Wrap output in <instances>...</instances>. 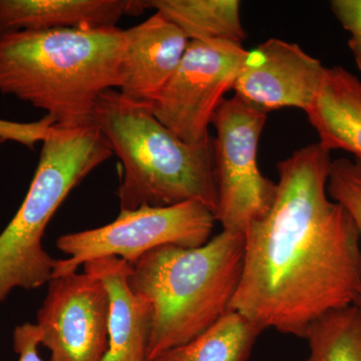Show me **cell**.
I'll list each match as a JSON object with an SVG mask.
<instances>
[{
    "instance_id": "obj_5",
    "label": "cell",
    "mask_w": 361,
    "mask_h": 361,
    "mask_svg": "<svg viewBox=\"0 0 361 361\" xmlns=\"http://www.w3.org/2000/svg\"><path fill=\"white\" fill-rule=\"evenodd\" d=\"M113 155L92 123L51 126L25 200L0 233V304L13 289L49 283L56 260L42 248L45 229L73 188Z\"/></svg>"
},
{
    "instance_id": "obj_19",
    "label": "cell",
    "mask_w": 361,
    "mask_h": 361,
    "mask_svg": "<svg viewBox=\"0 0 361 361\" xmlns=\"http://www.w3.org/2000/svg\"><path fill=\"white\" fill-rule=\"evenodd\" d=\"M330 8L348 33V47L361 71V0H332Z\"/></svg>"
},
{
    "instance_id": "obj_21",
    "label": "cell",
    "mask_w": 361,
    "mask_h": 361,
    "mask_svg": "<svg viewBox=\"0 0 361 361\" xmlns=\"http://www.w3.org/2000/svg\"><path fill=\"white\" fill-rule=\"evenodd\" d=\"M4 142H6V140L0 139V147L2 146V144H4Z\"/></svg>"
},
{
    "instance_id": "obj_12",
    "label": "cell",
    "mask_w": 361,
    "mask_h": 361,
    "mask_svg": "<svg viewBox=\"0 0 361 361\" xmlns=\"http://www.w3.org/2000/svg\"><path fill=\"white\" fill-rule=\"evenodd\" d=\"M84 268L103 282L110 299L109 348L101 361H147L151 305L130 288L133 266L123 259L104 257L85 263Z\"/></svg>"
},
{
    "instance_id": "obj_6",
    "label": "cell",
    "mask_w": 361,
    "mask_h": 361,
    "mask_svg": "<svg viewBox=\"0 0 361 361\" xmlns=\"http://www.w3.org/2000/svg\"><path fill=\"white\" fill-rule=\"evenodd\" d=\"M215 223V214L196 201L121 211L109 224L59 237L56 246L70 257L56 260L52 278L77 272L80 266L94 259L118 257L134 266L158 247L204 245Z\"/></svg>"
},
{
    "instance_id": "obj_18",
    "label": "cell",
    "mask_w": 361,
    "mask_h": 361,
    "mask_svg": "<svg viewBox=\"0 0 361 361\" xmlns=\"http://www.w3.org/2000/svg\"><path fill=\"white\" fill-rule=\"evenodd\" d=\"M327 192L353 218L361 241V159L353 157L332 160ZM357 305L361 307V296Z\"/></svg>"
},
{
    "instance_id": "obj_10",
    "label": "cell",
    "mask_w": 361,
    "mask_h": 361,
    "mask_svg": "<svg viewBox=\"0 0 361 361\" xmlns=\"http://www.w3.org/2000/svg\"><path fill=\"white\" fill-rule=\"evenodd\" d=\"M325 66L299 47L266 40L247 52L234 96L268 114L284 108L307 113L322 87Z\"/></svg>"
},
{
    "instance_id": "obj_17",
    "label": "cell",
    "mask_w": 361,
    "mask_h": 361,
    "mask_svg": "<svg viewBox=\"0 0 361 361\" xmlns=\"http://www.w3.org/2000/svg\"><path fill=\"white\" fill-rule=\"evenodd\" d=\"M305 361H361V307L357 304L332 310L311 323L305 337Z\"/></svg>"
},
{
    "instance_id": "obj_9",
    "label": "cell",
    "mask_w": 361,
    "mask_h": 361,
    "mask_svg": "<svg viewBox=\"0 0 361 361\" xmlns=\"http://www.w3.org/2000/svg\"><path fill=\"white\" fill-rule=\"evenodd\" d=\"M110 299L103 282L85 272L49 280L37 312L40 344L49 361H101L109 348Z\"/></svg>"
},
{
    "instance_id": "obj_13",
    "label": "cell",
    "mask_w": 361,
    "mask_h": 361,
    "mask_svg": "<svg viewBox=\"0 0 361 361\" xmlns=\"http://www.w3.org/2000/svg\"><path fill=\"white\" fill-rule=\"evenodd\" d=\"M146 11L144 0H0V35L18 32L118 27L127 14Z\"/></svg>"
},
{
    "instance_id": "obj_16",
    "label": "cell",
    "mask_w": 361,
    "mask_h": 361,
    "mask_svg": "<svg viewBox=\"0 0 361 361\" xmlns=\"http://www.w3.org/2000/svg\"><path fill=\"white\" fill-rule=\"evenodd\" d=\"M262 327L230 310L213 326L153 361H247Z\"/></svg>"
},
{
    "instance_id": "obj_15",
    "label": "cell",
    "mask_w": 361,
    "mask_h": 361,
    "mask_svg": "<svg viewBox=\"0 0 361 361\" xmlns=\"http://www.w3.org/2000/svg\"><path fill=\"white\" fill-rule=\"evenodd\" d=\"M172 21L189 40H223L242 44L247 39L238 0H144Z\"/></svg>"
},
{
    "instance_id": "obj_7",
    "label": "cell",
    "mask_w": 361,
    "mask_h": 361,
    "mask_svg": "<svg viewBox=\"0 0 361 361\" xmlns=\"http://www.w3.org/2000/svg\"><path fill=\"white\" fill-rule=\"evenodd\" d=\"M267 114L240 97L224 99L214 114V178L216 222L223 230L244 234L270 210L276 183L262 175L258 147Z\"/></svg>"
},
{
    "instance_id": "obj_2",
    "label": "cell",
    "mask_w": 361,
    "mask_h": 361,
    "mask_svg": "<svg viewBox=\"0 0 361 361\" xmlns=\"http://www.w3.org/2000/svg\"><path fill=\"white\" fill-rule=\"evenodd\" d=\"M125 49L118 27L0 35V94L47 111L58 125H90L99 96L122 85Z\"/></svg>"
},
{
    "instance_id": "obj_4",
    "label": "cell",
    "mask_w": 361,
    "mask_h": 361,
    "mask_svg": "<svg viewBox=\"0 0 361 361\" xmlns=\"http://www.w3.org/2000/svg\"><path fill=\"white\" fill-rule=\"evenodd\" d=\"M92 123L122 163L121 211L196 201L215 214L212 139L200 145L182 141L157 120L148 104L116 90L97 99Z\"/></svg>"
},
{
    "instance_id": "obj_11",
    "label": "cell",
    "mask_w": 361,
    "mask_h": 361,
    "mask_svg": "<svg viewBox=\"0 0 361 361\" xmlns=\"http://www.w3.org/2000/svg\"><path fill=\"white\" fill-rule=\"evenodd\" d=\"M125 35L120 92L130 101L149 106L174 75L190 40L157 11L144 23L125 30Z\"/></svg>"
},
{
    "instance_id": "obj_20",
    "label": "cell",
    "mask_w": 361,
    "mask_h": 361,
    "mask_svg": "<svg viewBox=\"0 0 361 361\" xmlns=\"http://www.w3.org/2000/svg\"><path fill=\"white\" fill-rule=\"evenodd\" d=\"M40 344V330L37 324L25 323L16 327L13 332V348L18 361H44L37 348Z\"/></svg>"
},
{
    "instance_id": "obj_8",
    "label": "cell",
    "mask_w": 361,
    "mask_h": 361,
    "mask_svg": "<svg viewBox=\"0 0 361 361\" xmlns=\"http://www.w3.org/2000/svg\"><path fill=\"white\" fill-rule=\"evenodd\" d=\"M247 52L234 42L190 40L174 75L149 104L152 114L188 144L210 141L214 114L234 87Z\"/></svg>"
},
{
    "instance_id": "obj_3",
    "label": "cell",
    "mask_w": 361,
    "mask_h": 361,
    "mask_svg": "<svg viewBox=\"0 0 361 361\" xmlns=\"http://www.w3.org/2000/svg\"><path fill=\"white\" fill-rule=\"evenodd\" d=\"M244 252V234L222 230L194 248L158 247L133 266L130 288L151 305L147 361L193 341L230 310Z\"/></svg>"
},
{
    "instance_id": "obj_1",
    "label": "cell",
    "mask_w": 361,
    "mask_h": 361,
    "mask_svg": "<svg viewBox=\"0 0 361 361\" xmlns=\"http://www.w3.org/2000/svg\"><path fill=\"white\" fill-rule=\"evenodd\" d=\"M330 153L316 142L280 161L270 210L244 233L230 310L264 330L304 338L318 318L360 301V233L327 192Z\"/></svg>"
},
{
    "instance_id": "obj_14",
    "label": "cell",
    "mask_w": 361,
    "mask_h": 361,
    "mask_svg": "<svg viewBox=\"0 0 361 361\" xmlns=\"http://www.w3.org/2000/svg\"><path fill=\"white\" fill-rule=\"evenodd\" d=\"M308 120L327 151L341 149L361 159V80L341 66L325 68Z\"/></svg>"
}]
</instances>
